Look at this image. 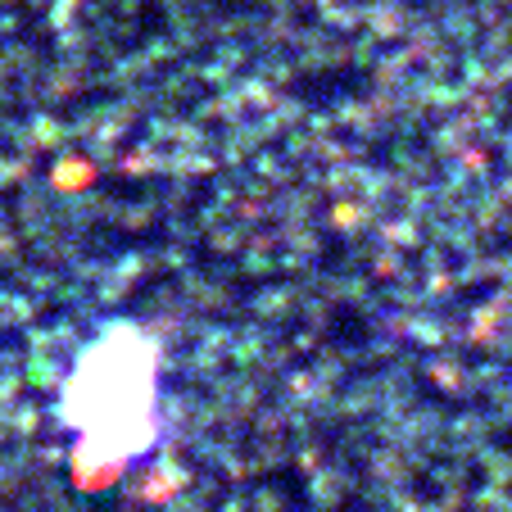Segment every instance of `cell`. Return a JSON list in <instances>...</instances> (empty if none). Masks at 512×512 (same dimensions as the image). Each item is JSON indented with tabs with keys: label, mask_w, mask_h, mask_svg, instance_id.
<instances>
[{
	"label": "cell",
	"mask_w": 512,
	"mask_h": 512,
	"mask_svg": "<svg viewBox=\"0 0 512 512\" xmlns=\"http://www.w3.org/2000/svg\"><path fill=\"white\" fill-rule=\"evenodd\" d=\"M155 372V349L132 322L87 340L64 381V422L87 463L105 467L155 445Z\"/></svg>",
	"instance_id": "cell-1"
}]
</instances>
